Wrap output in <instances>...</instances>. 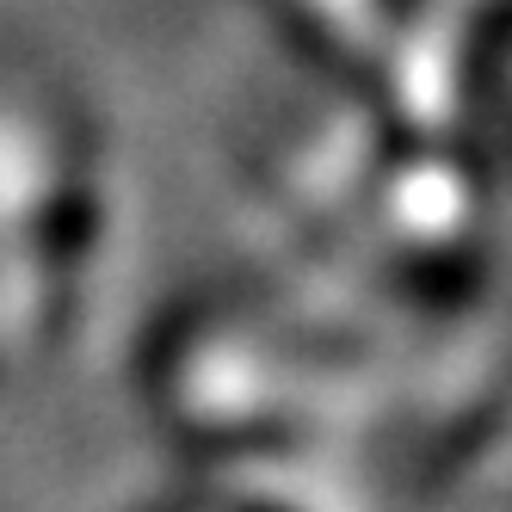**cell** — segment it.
Wrapping results in <instances>:
<instances>
[]
</instances>
